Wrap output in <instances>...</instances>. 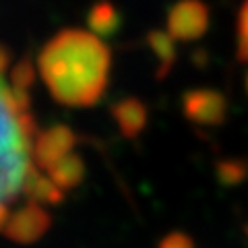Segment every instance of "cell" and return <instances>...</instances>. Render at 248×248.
I'll return each mask as SVG.
<instances>
[{
    "label": "cell",
    "instance_id": "cell-8",
    "mask_svg": "<svg viewBox=\"0 0 248 248\" xmlns=\"http://www.w3.org/2000/svg\"><path fill=\"white\" fill-rule=\"evenodd\" d=\"M44 174L48 176L56 186H60L62 190H66L83 178V161L75 151H71L62 159H58L54 166H50Z\"/></svg>",
    "mask_w": 248,
    "mask_h": 248
},
{
    "label": "cell",
    "instance_id": "cell-13",
    "mask_svg": "<svg viewBox=\"0 0 248 248\" xmlns=\"http://www.w3.org/2000/svg\"><path fill=\"white\" fill-rule=\"evenodd\" d=\"M9 62H11V54H9V50H6L4 46H0V77L4 75L6 66H9Z\"/></svg>",
    "mask_w": 248,
    "mask_h": 248
},
{
    "label": "cell",
    "instance_id": "cell-4",
    "mask_svg": "<svg viewBox=\"0 0 248 248\" xmlns=\"http://www.w3.org/2000/svg\"><path fill=\"white\" fill-rule=\"evenodd\" d=\"M184 116L197 124L215 126L221 124L228 114V102L219 91L213 89H192L182 97Z\"/></svg>",
    "mask_w": 248,
    "mask_h": 248
},
{
    "label": "cell",
    "instance_id": "cell-2",
    "mask_svg": "<svg viewBox=\"0 0 248 248\" xmlns=\"http://www.w3.org/2000/svg\"><path fill=\"white\" fill-rule=\"evenodd\" d=\"M209 6L203 0H178L168 11L166 31L176 42H197L209 29Z\"/></svg>",
    "mask_w": 248,
    "mask_h": 248
},
{
    "label": "cell",
    "instance_id": "cell-9",
    "mask_svg": "<svg viewBox=\"0 0 248 248\" xmlns=\"http://www.w3.org/2000/svg\"><path fill=\"white\" fill-rule=\"evenodd\" d=\"M176 40L168 31L161 29H151L147 33V44H149V50L153 52V56L159 62V77H166L172 71L174 62H176Z\"/></svg>",
    "mask_w": 248,
    "mask_h": 248
},
{
    "label": "cell",
    "instance_id": "cell-5",
    "mask_svg": "<svg viewBox=\"0 0 248 248\" xmlns=\"http://www.w3.org/2000/svg\"><path fill=\"white\" fill-rule=\"evenodd\" d=\"M75 133L68 126H52L50 130L35 135L33 141V161L40 172H46L58 159L68 155L75 147Z\"/></svg>",
    "mask_w": 248,
    "mask_h": 248
},
{
    "label": "cell",
    "instance_id": "cell-12",
    "mask_svg": "<svg viewBox=\"0 0 248 248\" xmlns=\"http://www.w3.org/2000/svg\"><path fill=\"white\" fill-rule=\"evenodd\" d=\"M161 248H195V244L190 242L188 236H184V234H172V236H168L164 242H161Z\"/></svg>",
    "mask_w": 248,
    "mask_h": 248
},
{
    "label": "cell",
    "instance_id": "cell-10",
    "mask_svg": "<svg viewBox=\"0 0 248 248\" xmlns=\"http://www.w3.org/2000/svg\"><path fill=\"white\" fill-rule=\"evenodd\" d=\"M236 56L240 62H248V0H244L236 19Z\"/></svg>",
    "mask_w": 248,
    "mask_h": 248
},
{
    "label": "cell",
    "instance_id": "cell-14",
    "mask_svg": "<svg viewBox=\"0 0 248 248\" xmlns=\"http://www.w3.org/2000/svg\"><path fill=\"white\" fill-rule=\"evenodd\" d=\"M246 91H248V73H246Z\"/></svg>",
    "mask_w": 248,
    "mask_h": 248
},
{
    "label": "cell",
    "instance_id": "cell-11",
    "mask_svg": "<svg viewBox=\"0 0 248 248\" xmlns=\"http://www.w3.org/2000/svg\"><path fill=\"white\" fill-rule=\"evenodd\" d=\"M11 83H13L17 89H23V91H27L29 85L33 83V64H31L27 58H23L19 64L13 68Z\"/></svg>",
    "mask_w": 248,
    "mask_h": 248
},
{
    "label": "cell",
    "instance_id": "cell-7",
    "mask_svg": "<svg viewBox=\"0 0 248 248\" xmlns=\"http://www.w3.org/2000/svg\"><path fill=\"white\" fill-rule=\"evenodd\" d=\"M87 25L91 29V33H95L97 37H110L120 31L122 15L112 2L99 0L87 13Z\"/></svg>",
    "mask_w": 248,
    "mask_h": 248
},
{
    "label": "cell",
    "instance_id": "cell-3",
    "mask_svg": "<svg viewBox=\"0 0 248 248\" xmlns=\"http://www.w3.org/2000/svg\"><path fill=\"white\" fill-rule=\"evenodd\" d=\"M50 228V215L48 211L35 201H29L23 207H19L15 213L9 215L4 223V234L17 240V242H33L37 240L46 230Z\"/></svg>",
    "mask_w": 248,
    "mask_h": 248
},
{
    "label": "cell",
    "instance_id": "cell-6",
    "mask_svg": "<svg viewBox=\"0 0 248 248\" xmlns=\"http://www.w3.org/2000/svg\"><path fill=\"white\" fill-rule=\"evenodd\" d=\"M114 120L126 137H137L147 124V108L135 97H126L112 108Z\"/></svg>",
    "mask_w": 248,
    "mask_h": 248
},
{
    "label": "cell",
    "instance_id": "cell-1",
    "mask_svg": "<svg viewBox=\"0 0 248 248\" xmlns=\"http://www.w3.org/2000/svg\"><path fill=\"white\" fill-rule=\"evenodd\" d=\"M112 56L102 37L83 29H64L44 46L37 58L42 81L58 104L95 106L108 89Z\"/></svg>",
    "mask_w": 248,
    "mask_h": 248
}]
</instances>
